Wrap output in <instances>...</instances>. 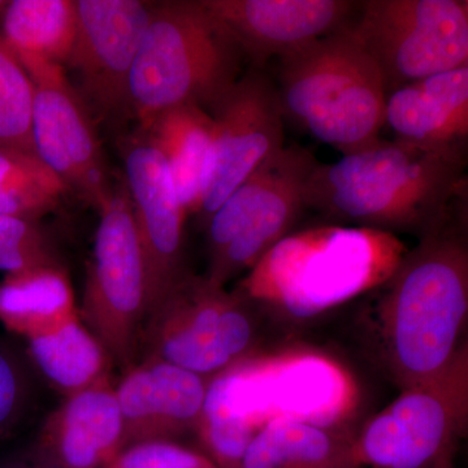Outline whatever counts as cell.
Masks as SVG:
<instances>
[{
    "mask_svg": "<svg viewBox=\"0 0 468 468\" xmlns=\"http://www.w3.org/2000/svg\"><path fill=\"white\" fill-rule=\"evenodd\" d=\"M385 125L401 143L467 154L468 66L390 91Z\"/></svg>",
    "mask_w": 468,
    "mask_h": 468,
    "instance_id": "19",
    "label": "cell"
},
{
    "mask_svg": "<svg viewBox=\"0 0 468 468\" xmlns=\"http://www.w3.org/2000/svg\"><path fill=\"white\" fill-rule=\"evenodd\" d=\"M23 374L12 356L0 349V432L20 415L26 401Z\"/></svg>",
    "mask_w": 468,
    "mask_h": 468,
    "instance_id": "29",
    "label": "cell"
},
{
    "mask_svg": "<svg viewBox=\"0 0 468 468\" xmlns=\"http://www.w3.org/2000/svg\"><path fill=\"white\" fill-rule=\"evenodd\" d=\"M77 36L66 68L95 122L132 119L129 81L153 2L76 0Z\"/></svg>",
    "mask_w": 468,
    "mask_h": 468,
    "instance_id": "13",
    "label": "cell"
},
{
    "mask_svg": "<svg viewBox=\"0 0 468 468\" xmlns=\"http://www.w3.org/2000/svg\"><path fill=\"white\" fill-rule=\"evenodd\" d=\"M354 436L297 421H272L252 439L239 468H363Z\"/></svg>",
    "mask_w": 468,
    "mask_h": 468,
    "instance_id": "21",
    "label": "cell"
},
{
    "mask_svg": "<svg viewBox=\"0 0 468 468\" xmlns=\"http://www.w3.org/2000/svg\"><path fill=\"white\" fill-rule=\"evenodd\" d=\"M368 295L369 345L394 384L406 389L449 367L467 346L468 199Z\"/></svg>",
    "mask_w": 468,
    "mask_h": 468,
    "instance_id": "1",
    "label": "cell"
},
{
    "mask_svg": "<svg viewBox=\"0 0 468 468\" xmlns=\"http://www.w3.org/2000/svg\"><path fill=\"white\" fill-rule=\"evenodd\" d=\"M215 122L211 162L196 218L203 228L228 197L285 146L284 112L275 82L250 69L209 112Z\"/></svg>",
    "mask_w": 468,
    "mask_h": 468,
    "instance_id": "14",
    "label": "cell"
},
{
    "mask_svg": "<svg viewBox=\"0 0 468 468\" xmlns=\"http://www.w3.org/2000/svg\"><path fill=\"white\" fill-rule=\"evenodd\" d=\"M34 86V151L68 192L101 211L112 197V178L95 120L67 77L66 68L21 61Z\"/></svg>",
    "mask_w": 468,
    "mask_h": 468,
    "instance_id": "12",
    "label": "cell"
},
{
    "mask_svg": "<svg viewBox=\"0 0 468 468\" xmlns=\"http://www.w3.org/2000/svg\"><path fill=\"white\" fill-rule=\"evenodd\" d=\"M208 383L162 360L129 368L115 389L124 449L146 441L177 442L186 433H197Z\"/></svg>",
    "mask_w": 468,
    "mask_h": 468,
    "instance_id": "17",
    "label": "cell"
},
{
    "mask_svg": "<svg viewBox=\"0 0 468 468\" xmlns=\"http://www.w3.org/2000/svg\"><path fill=\"white\" fill-rule=\"evenodd\" d=\"M100 224L84 295V318L110 359L133 367L147 320L146 272L124 181L115 184Z\"/></svg>",
    "mask_w": 468,
    "mask_h": 468,
    "instance_id": "11",
    "label": "cell"
},
{
    "mask_svg": "<svg viewBox=\"0 0 468 468\" xmlns=\"http://www.w3.org/2000/svg\"><path fill=\"white\" fill-rule=\"evenodd\" d=\"M9 5V0H0V26H2L3 20H5V12H7Z\"/></svg>",
    "mask_w": 468,
    "mask_h": 468,
    "instance_id": "31",
    "label": "cell"
},
{
    "mask_svg": "<svg viewBox=\"0 0 468 468\" xmlns=\"http://www.w3.org/2000/svg\"><path fill=\"white\" fill-rule=\"evenodd\" d=\"M103 468H218L196 449L175 441H146L128 446Z\"/></svg>",
    "mask_w": 468,
    "mask_h": 468,
    "instance_id": "28",
    "label": "cell"
},
{
    "mask_svg": "<svg viewBox=\"0 0 468 468\" xmlns=\"http://www.w3.org/2000/svg\"><path fill=\"white\" fill-rule=\"evenodd\" d=\"M406 252L397 234L324 224L286 234L233 292L263 318L307 322L377 291Z\"/></svg>",
    "mask_w": 468,
    "mask_h": 468,
    "instance_id": "4",
    "label": "cell"
},
{
    "mask_svg": "<svg viewBox=\"0 0 468 468\" xmlns=\"http://www.w3.org/2000/svg\"><path fill=\"white\" fill-rule=\"evenodd\" d=\"M468 199L467 154L380 140L331 165L318 163L304 207L326 224L426 236Z\"/></svg>",
    "mask_w": 468,
    "mask_h": 468,
    "instance_id": "2",
    "label": "cell"
},
{
    "mask_svg": "<svg viewBox=\"0 0 468 468\" xmlns=\"http://www.w3.org/2000/svg\"><path fill=\"white\" fill-rule=\"evenodd\" d=\"M75 292L60 266L5 275L0 282V323L24 338L77 315Z\"/></svg>",
    "mask_w": 468,
    "mask_h": 468,
    "instance_id": "23",
    "label": "cell"
},
{
    "mask_svg": "<svg viewBox=\"0 0 468 468\" xmlns=\"http://www.w3.org/2000/svg\"><path fill=\"white\" fill-rule=\"evenodd\" d=\"M468 423V346L435 378L401 390L354 436L363 468H457Z\"/></svg>",
    "mask_w": 468,
    "mask_h": 468,
    "instance_id": "9",
    "label": "cell"
},
{
    "mask_svg": "<svg viewBox=\"0 0 468 468\" xmlns=\"http://www.w3.org/2000/svg\"><path fill=\"white\" fill-rule=\"evenodd\" d=\"M26 340L43 377L67 397L107 380L109 354L79 314Z\"/></svg>",
    "mask_w": 468,
    "mask_h": 468,
    "instance_id": "22",
    "label": "cell"
},
{
    "mask_svg": "<svg viewBox=\"0 0 468 468\" xmlns=\"http://www.w3.org/2000/svg\"><path fill=\"white\" fill-rule=\"evenodd\" d=\"M318 163L306 147L285 144L228 197L206 226L208 280L226 286L292 233L306 209L304 186Z\"/></svg>",
    "mask_w": 468,
    "mask_h": 468,
    "instance_id": "7",
    "label": "cell"
},
{
    "mask_svg": "<svg viewBox=\"0 0 468 468\" xmlns=\"http://www.w3.org/2000/svg\"><path fill=\"white\" fill-rule=\"evenodd\" d=\"M358 405L350 372L322 351H258L209 380L198 431L227 448H246L277 420L349 432Z\"/></svg>",
    "mask_w": 468,
    "mask_h": 468,
    "instance_id": "3",
    "label": "cell"
},
{
    "mask_svg": "<svg viewBox=\"0 0 468 468\" xmlns=\"http://www.w3.org/2000/svg\"><path fill=\"white\" fill-rule=\"evenodd\" d=\"M122 156L124 183L143 250L149 319L169 292L189 275L184 263L187 215L167 163L143 132L122 140Z\"/></svg>",
    "mask_w": 468,
    "mask_h": 468,
    "instance_id": "15",
    "label": "cell"
},
{
    "mask_svg": "<svg viewBox=\"0 0 468 468\" xmlns=\"http://www.w3.org/2000/svg\"><path fill=\"white\" fill-rule=\"evenodd\" d=\"M66 193L38 156L0 147V214L37 223L58 208Z\"/></svg>",
    "mask_w": 468,
    "mask_h": 468,
    "instance_id": "25",
    "label": "cell"
},
{
    "mask_svg": "<svg viewBox=\"0 0 468 468\" xmlns=\"http://www.w3.org/2000/svg\"><path fill=\"white\" fill-rule=\"evenodd\" d=\"M260 318L248 301L206 276L187 275L147 319V360H162L211 380L258 353Z\"/></svg>",
    "mask_w": 468,
    "mask_h": 468,
    "instance_id": "8",
    "label": "cell"
},
{
    "mask_svg": "<svg viewBox=\"0 0 468 468\" xmlns=\"http://www.w3.org/2000/svg\"><path fill=\"white\" fill-rule=\"evenodd\" d=\"M3 468H51V467H48V464L43 463V462L38 461V460H37L36 457H34L32 463L11 464V466L3 467Z\"/></svg>",
    "mask_w": 468,
    "mask_h": 468,
    "instance_id": "30",
    "label": "cell"
},
{
    "mask_svg": "<svg viewBox=\"0 0 468 468\" xmlns=\"http://www.w3.org/2000/svg\"><path fill=\"white\" fill-rule=\"evenodd\" d=\"M138 131L160 151L185 212L196 217L214 147L212 116L199 107H176Z\"/></svg>",
    "mask_w": 468,
    "mask_h": 468,
    "instance_id": "20",
    "label": "cell"
},
{
    "mask_svg": "<svg viewBox=\"0 0 468 468\" xmlns=\"http://www.w3.org/2000/svg\"><path fill=\"white\" fill-rule=\"evenodd\" d=\"M122 418L109 380L68 397L43 428L34 457L51 468H103L124 449Z\"/></svg>",
    "mask_w": 468,
    "mask_h": 468,
    "instance_id": "18",
    "label": "cell"
},
{
    "mask_svg": "<svg viewBox=\"0 0 468 468\" xmlns=\"http://www.w3.org/2000/svg\"><path fill=\"white\" fill-rule=\"evenodd\" d=\"M0 34L20 63L66 68L77 36L76 0H11Z\"/></svg>",
    "mask_w": 468,
    "mask_h": 468,
    "instance_id": "24",
    "label": "cell"
},
{
    "mask_svg": "<svg viewBox=\"0 0 468 468\" xmlns=\"http://www.w3.org/2000/svg\"><path fill=\"white\" fill-rule=\"evenodd\" d=\"M243 60L201 0L154 2L129 81L132 119L144 128L176 107L211 112L242 76Z\"/></svg>",
    "mask_w": 468,
    "mask_h": 468,
    "instance_id": "5",
    "label": "cell"
},
{
    "mask_svg": "<svg viewBox=\"0 0 468 468\" xmlns=\"http://www.w3.org/2000/svg\"><path fill=\"white\" fill-rule=\"evenodd\" d=\"M252 69L349 26L358 2L347 0H201Z\"/></svg>",
    "mask_w": 468,
    "mask_h": 468,
    "instance_id": "16",
    "label": "cell"
},
{
    "mask_svg": "<svg viewBox=\"0 0 468 468\" xmlns=\"http://www.w3.org/2000/svg\"><path fill=\"white\" fill-rule=\"evenodd\" d=\"M350 24L280 58L276 86L285 120L344 156L381 140L387 104L380 69Z\"/></svg>",
    "mask_w": 468,
    "mask_h": 468,
    "instance_id": "6",
    "label": "cell"
},
{
    "mask_svg": "<svg viewBox=\"0 0 468 468\" xmlns=\"http://www.w3.org/2000/svg\"><path fill=\"white\" fill-rule=\"evenodd\" d=\"M350 27L377 63L385 91L468 66L467 0L359 2Z\"/></svg>",
    "mask_w": 468,
    "mask_h": 468,
    "instance_id": "10",
    "label": "cell"
},
{
    "mask_svg": "<svg viewBox=\"0 0 468 468\" xmlns=\"http://www.w3.org/2000/svg\"><path fill=\"white\" fill-rule=\"evenodd\" d=\"M34 86L0 34V147L34 154Z\"/></svg>",
    "mask_w": 468,
    "mask_h": 468,
    "instance_id": "26",
    "label": "cell"
},
{
    "mask_svg": "<svg viewBox=\"0 0 468 468\" xmlns=\"http://www.w3.org/2000/svg\"><path fill=\"white\" fill-rule=\"evenodd\" d=\"M50 266L58 263L36 221L0 214V271L14 275Z\"/></svg>",
    "mask_w": 468,
    "mask_h": 468,
    "instance_id": "27",
    "label": "cell"
}]
</instances>
